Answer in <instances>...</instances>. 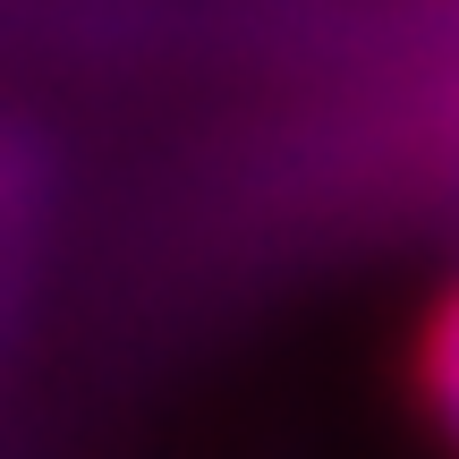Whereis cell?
<instances>
[{"label": "cell", "instance_id": "6da1fadb", "mask_svg": "<svg viewBox=\"0 0 459 459\" xmlns=\"http://www.w3.org/2000/svg\"><path fill=\"white\" fill-rule=\"evenodd\" d=\"M451 298L443 290H426V307H417V324H409V417L426 426V443H451V409H459V392H451Z\"/></svg>", "mask_w": 459, "mask_h": 459}]
</instances>
